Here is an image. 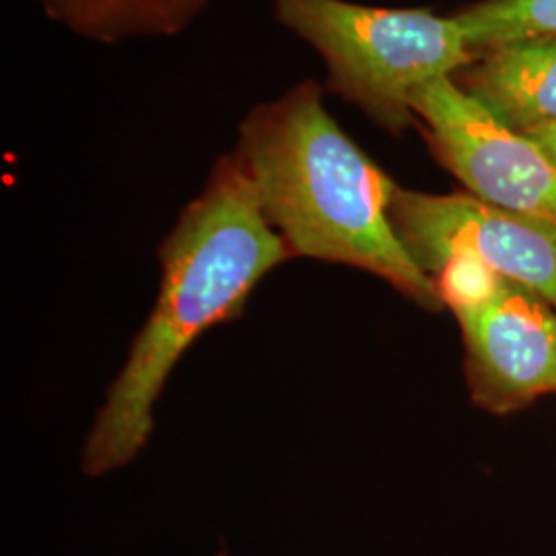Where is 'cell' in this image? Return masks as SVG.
I'll list each match as a JSON object with an SVG mask.
<instances>
[{"label": "cell", "instance_id": "6da1fadb", "mask_svg": "<svg viewBox=\"0 0 556 556\" xmlns=\"http://www.w3.org/2000/svg\"><path fill=\"white\" fill-rule=\"evenodd\" d=\"M289 258L236 153L220 157L161 243L160 295L91 425L85 475L101 477L137 457L181 355L211 326L239 316L260 280Z\"/></svg>", "mask_w": 556, "mask_h": 556}, {"label": "cell", "instance_id": "7a4b0ae2", "mask_svg": "<svg viewBox=\"0 0 556 556\" xmlns=\"http://www.w3.org/2000/svg\"><path fill=\"white\" fill-rule=\"evenodd\" d=\"M236 157L293 258L355 266L425 309L443 307L394 231L396 181L330 116L318 80H299L241 119Z\"/></svg>", "mask_w": 556, "mask_h": 556}, {"label": "cell", "instance_id": "3957f363", "mask_svg": "<svg viewBox=\"0 0 556 556\" xmlns=\"http://www.w3.org/2000/svg\"><path fill=\"white\" fill-rule=\"evenodd\" d=\"M270 7L326 62L328 87L390 132L415 122L420 87L456 77L477 60L456 15L346 0H270Z\"/></svg>", "mask_w": 556, "mask_h": 556}, {"label": "cell", "instance_id": "277c9868", "mask_svg": "<svg viewBox=\"0 0 556 556\" xmlns=\"http://www.w3.org/2000/svg\"><path fill=\"white\" fill-rule=\"evenodd\" d=\"M456 314L472 397L505 415L556 392V307L477 260L445 262L431 277Z\"/></svg>", "mask_w": 556, "mask_h": 556}, {"label": "cell", "instance_id": "5b68a950", "mask_svg": "<svg viewBox=\"0 0 556 556\" xmlns=\"http://www.w3.org/2000/svg\"><path fill=\"white\" fill-rule=\"evenodd\" d=\"M397 238L431 278L454 258L477 260L556 307V225L472 194L402 190L390 206Z\"/></svg>", "mask_w": 556, "mask_h": 556}, {"label": "cell", "instance_id": "8992f818", "mask_svg": "<svg viewBox=\"0 0 556 556\" xmlns=\"http://www.w3.org/2000/svg\"><path fill=\"white\" fill-rule=\"evenodd\" d=\"M413 110L435 157L472 197L556 225V165L534 140L495 118L454 77L420 87Z\"/></svg>", "mask_w": 556, "mask_h": 556}, {"label": "cell", "instance_id": "52a82bcc", "mask_svg": "<svg viewBox=\"0 0 556 556\" xmlns=\"http://www.w3.org/2000/svg\"><path fill=\"white\" fill-rule=\"evenodd\" d=\"M454 79L519 135L556 124V36L493 46Z\"/></svg>", "mask_w": 556, "mask_h": 556}, {"label": "cell", "instance_id": "ba28073f", "mask_svg": "<svg viewBox=\"0 0 556 556\" xmlns=\"http://www.w3.org/2000/svg\"><path fill=\"white\" fill-rule=\"evenodd\" d=\"M43 15L83 40L116 46L186 31L211 0H31Z\"/></svg>", "mask_w": 556, "mask_h": 556}, {"label": "cell", "instance_id": "9c48e42d", "mask_svg": "<svg viewBox=\"0 0 556 556\" xmlns=\"http://www.w3.org/2000/svg\"><path fill=\"white\" fill-rule=\"evenodd\" d=\"M472 52L505 41L556 36V0H480L456 15Z\"/></svg>", "mask_w": 556, "mask_h": 556}, {"label": "cell", "instance_id": "30bf717a", "mask_svg": "<svg viewBox=\"0 0 556 556\" xmlns=\"http://www.w3.org/2000/svg\"><path fill=\"white\" fill-rule=\"evenodd\" d=\"M526 137L534 140L538 147L542 149V153L556 165V124H548V126L536 128V130H532Z\"/></svg>", "mask_w": 556, "mask_h": 556}]
</instances>
